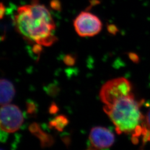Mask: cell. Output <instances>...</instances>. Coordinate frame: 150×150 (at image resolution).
Instances as JSON below:
<instances>
[{
	"mask_svg": "<svg viewBox=\"0 0 150 150\" xmlns=\"http://www.w3.org/2000/svg\"><path fill=\"white\" fill-rule=\"evenodd\" d=\"M100 98L103 111L113 123L118 134H132L135 141L138 137L148 134L144 124L145 116L141 112L142 101L132 93L131 83L120 77L108 81L102 86Z\"/></svg>",
	"mask_w": 150,
	"mask_h": 150,
	"instance_id": "1",
	"label": "cell"
},
{
	"mask_svg": "<svg viewBox=\"0 0 150 150\" xmlns=\"http://www.w3.org/2000/svg\"><path fill=\"white\" fill-rule=\"evenodd\" d=\"M16 30L28 41L44 46H50L57 38L54 32L56 25L50 11L38 0L20 6L14 19Z\"/></svg>",
	"mask_w": 150,
	"mask_h": 150,
	"instance_id": "2",
	"label": "cell"
},
{
	"mask_svg": "<svg viewBox=\"0 0 150 150\" xmlns=\"http://www.w3.org/2000/svg\"><path fill=\"white\" fill-rule=\"evenodd\" d=\"M74 26L76 32L81 37H92L101 32L102 23L95 14L88 11H82L75 18Z\"/></svg>",
	"mask_w": 150,
	"mask_h": 150,
	"instance_id": "3",
	"label": "cell"
},
{
	"mask_svg": "<svg viewBox=\"0 0 150 150\" xmlns=\"http://www.w3.org/2000/svg\"><path fill=\"white\" fill-rule=\"evenodd\" d=\"M23 116L19 107L7 104L0 108V129L5 132L18 131L23 122Z\"/></svg>",
	"mask_w": 150,
	"mask_h": 150,
	"instance_id": "4",
	"label": "cell"
},
{
	"mask_svg": "<svg viewBox=\"0 0 150 150\" xmlns=\"http://www.w3.org/2000/svg\"><path fill=\"white\" fill-rule=\"evenodd\" d=\"M89 141L91 149H106L112 146L115 142V136L108 129L97 126L91 129Z\"/></svg>",
	"mask_w": 150,
	"mask_h": 150,
	"instance_id": "5",
	"label": "cell"
},
{
	"mask_svg": "<svg viewBox=\"0 0 150 150\" xmlns=\"http://www.w3.org/2000/svg\"><path fill=\"white\" fill-rule=\"evenodd\" d=\"M15 95L12 83L6 79H0V106L9 104Z\"/></svg>",
	"mask_w": 150,
	"mask_h": 150,
	"instance_id": "6",
	"label": "cell"
},
{
	"mask_svg": "<svg viewBox=\"0 0 150 150\" xmlns=\"http://www.w3.org/2000/svg\"><path fill=\"white\" fill-rule=\"evenodd\" d=\"M29 130L32 134L36 136L39 139L41 142L42 147H50L54 144V139L53 137L43 131L38 123L31 124L29 127Z\"/></svg>",
	"mask_w": 150,
	"mask_h": 150,
	"instance_id": "7",
	"label": "cell"
},
{
	"mask_svg": "<svg viewBox=\"0 0 150 150\" xmlns=\"http://www.w3.org/2000/svg\"><path fill=\"white\" fill-rule=\"evenodd\" d=\"M68 123V118L64 115H59L50 122L49 126L51 129H54L58 131H62Z\"/></svg>",
	"mask_w": 150,
	"mask_h": 150,
	"instance_id": "8",
	"label": "cell"
},
{
	"mask_svg": "<svg viewBox=\"0 0 150 150\" xmlns=\"http://www.w3.org/2000/svg\"><path fill=\"white\" fill-rule=\"evenodd\" d=\"M64 63L69 66L73 65L75 62V58L74 57H72V56L69 55V54L67 55L66 56L64 57Z\"/></svg>",
	"mask_w": 150,
	"mask_h": 150,
	"instance_id": "9",
	"label": "cell"
},
{
	"mask_svg": "<svg viewBox=\"0 0 150 150\" xmlns=\"http://www.w3.org/2000/svg\"><path fill=\"white\" fill-rule=\"evenodd\" d=\"M36 110V106L35 105L33 104V103H30L28 102L27 104V111L28 112L30 113H32L35 111Z\"/></svg>",
	"mask_w": 150,
	"mask_h": 150,
	"instance_id": "10",
	"label": "cell"
},
{
	"mask_svg": "<svg viewBox=\"0 0 150 150\" xmlns=\"http://www.w3.org/2000/svg\"><path fill=\"white\" fill-rule=\"evenodd\" d=\"M59 111V108L55 105V104H52L51 105V107L50 108V112L51 113H56Z\"/></svg>",
	"mask_w": 150,
	"mask_h": 150,
	"instance_id": "11",
	"label": "cell"
},
{
	"mask_svg": "<svg viewBox=\"0 0 150 150\" xmlns=\"http://www.w3.org/2000/svg\"><path fill=\"white\" fill-rule=\"evenodd\" d=\"M5 13V7L2 4H0V19L2 18Z\"/></svg>",
	"mask_w": 150,
	"mask_h": 150,
	"instance_id": "12",
	"label": "cell"
},
{
	"mask_svg": "<svg viewBox=\"0 0 150 150\" xmlns=\"http://www.w3.org/2000/svg\"><path fill=\"white\" fill-rule=\"evenodd\" d=\"M145 122L147 123L148 127L150 128V109L145 117Z\"/></svg>",
	"mask_w": 150,
	"mask_h": 150,
	"instance_id": "13",
	"label": "cell"
}]
</instances>
